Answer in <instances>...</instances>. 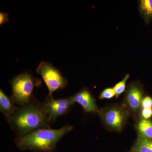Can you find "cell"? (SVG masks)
<instances>
[{"mask_svg": "<svg viewBox=\"0 0 152 152\" xmlns=\"http://www.w3.org/2000/svg\"><path fill=\"white\" fill-rule=\"evenodd\" d=\"M44 103L51 124L58 117L67 114L75 103L72 96L56 99L53 96L47 97Z\"/></svg>", "mask_w": 152, "mask_h": 152, "instance_id": "5", "label": "cell"}, {"mask_svg": "<svg viewBox=\"0 0 152 152\" xmlns=\"http://www.w3.org/2000/svg\"><path fill=\"white\" fill-rule=\"evenodd\" d=\"M6 119L18 136L25 135L39 129L50 128L51 124L44 103L37 100L34 96L28 103L17 108Z\"/></svg>", "mask_w": 152, "mask_h": 152, "instance_id": "1", "label": "cell"}, {"mask_svg": "<svg viewBox=\"0 0 152 152\" xmlns=\"http://www.w3.org/2000/svg\"><path fill=\"white\" fill-rule=\"evenodd\" d=\"M9 22V14L6 12H0V25H2Z\"/></svg>", "mask_w": 152, "mask_h": 152, "instance_id": "17", "label": "cell"}, {"mask_svg": "<svg viewBox=\"0 0 152 152\" xmlns=\"http://www.w3.org/2000/svg\"><path fill=\"white\" fill-rule=\"evenodd\" d=\"M140 138L152 140V122L148 119L142 118L137 126Z\"/></svg>", "mask_w": 152, "mask_h": 152, "instance_id": "10", "label": "cell"}, {"mask_svg": "<svg viewBox=\"0 0 152 152\" xmlns=\"http://www.w3.org/2000/svg\"><path fill=\"white\" fill-rule=\"evenodd\" d=\"M12 95L15 103L23 106L29 103L34 97L33 91L36 87L40 86L42 81L30 72H25L11 80Z\"/></svg>", "mask_w": 152, "mask_h": 152, "instance_id": "3", "label": "cell"}, {"mask_svg": "<svg viewBox=\"0 0 152 152\" xmlns=\"http://www.w3.org/2000/svg\"><path fill=\"white\" fill-rule=\"evenodd\" d=\"M142 91L137 83H133L129 86L126 95V101L131 110L136 111L140 107L143 100Z\"/></svg>", "mask_w": 152, "mask_h": 152, "instance_id": "8", "label": "cell"}, {"mask_svg": "<svg viewBox=\"0 0 152 152\" xmlns=\"http://www.w3.org/2000/svg\"><path fill=\"white\" fill-rule=\"evenodd\" d=\"M139 9L144 20L146 22H149L152 19V0L140 1Z\"/></svg>", "mask_w": 152, "mask_h": 152, "instance_id": "11", "label": "cell"}, {"mask_svg": "<svg viewBox=\"0 0 152 152\" xmlns=\"http://www.w3.org/2000/svg\"><path fill=\"white\" fill-rule=\"evenodd\" d=\"M132 150L135 152H152V140L139 137Z\"/></svg>", "mask_w": 152, "mask_h": 152, "instance_id": "12", "label": "cell"}, {"mask_svg": "<svg viewBox=\"0 0 152 152\" xmlns=\"http://www.w3.org/2000/svg\"><path fill=\"white\" fill-rule=\"evenodd\" d=\"M130 77L129 74H127L124 78L113 87L114 91L115 93L116 97H118L124 91L126 87V83Z\"/></svg>", "mask_w": 152, "mask_h": 152, "instance_id": "13", "label": "cell"}, {"mask_svg": "<svg viewBox=\"0 0 152 152\" xmlns=\"http://www.w3.org/2000/svg\"><path fill=\"white\" fill-rule=\"evenodd\" d=\"M73 127L68 124L57 129L42 128L27 134L18 136L15 140L17 146L22 150L35 152H52L57 143L64 136L72 130Z\"/></svg>", "mask_w": 152, "mask_h": 152, "instance_id": "2", "label": "cell"}, {"mask_svg": "<svg viewBox=\"0 0 152 152\" xmlns=\"http://www.w3.org/2000/svg\"><path fill=\"white\" fill-rule=\"evenodd\" d=\"M36 71L42 77L48 89L49 93L47 97L53 96L55 91L64 88L68 84L67 79L51 63L42 61L36 69Z\"/></svg>", "mask_w": 152, "mask_h": 152, "instance_id": "4", "label": "cell"}, {"mask_svg": "<svg viewBox=\"0 0 152 152\" xmlns=\"http://www.w3.org/2000/svg\"><path fill=\"white\" fill-rule=\"evenodd\" d=\"M104 124L111 130L121 131L126 119L127 113L124 108L114 107L104 110L99 111Z\"/></svg>", "mask_w": 152, "mask_h": 152, "instance_id": "6", "label": "cell"}, {"mask_svg": "<svg viewBox=\"0 0 152 152\" xmlns=\"http://www.w3.org/2000/svg\"><path fill=\"white\" fill-rule=\"evenodd\" d=\"M74 102L80 105L86 113H98L99 110L96 100L87 87L82 88L72 96Z\"/></svg>", "mask_w": 152, "mask_h": 152, "instance_id": "7", "label": "cell"}, {"mask_svg": "<svg viewBox=\"0 0 152 152\" xmlns=\"http://www.w3.org/2000/svg\"><path fill=\"white\" fill-rule=\"evenodd\" d=\"M115 96L113 88H109L105 89L101 92L99 98L100 99H110Z\"/></svg>", "mask_w": 152, "mask_h": 152, "instance_id": "14", "label": "cell"}, {"mask_svg": "<svg viewBox=\"0 0 152 152\" xmlns=\"http://www.w3.org/2000/svg\"><path fill=\"white\" fill-rule=\"evenodd\" d=\"M130 152H134V151H133L132 150V151H131Z\"/></svg>", "mask_w": 152, "mask_h": 152, "instance_id": "18", "label": "cell"}, {"mask_svg": "<svg viewBox=\"0 0 152 152\" xmlns=\"http://www.w3.org/2000/svg\"><path fill=\"white\" fill-rule=\"evenodd\" d=\"M141 115L143 118L148 119L152 116V107L149 108H142Z\"/></svg>", "mask_w": 152, "mask_h": 152, "instance_id": "16", "label": "cell"}, {"mask_svg": "<svg viewBox=\"0 0 152 152\" xmlns=\"http://www.w3.org/2000/svg\"><path fill=\"white\" fill-rule=\"evenodd\" d=\"M141 107L142 108H149L152 107V99L151 97L146 96L143 99Z\"/></svg>", "mask_w": 152, "mask_h": 152, "instance_id": "15", "label": "cell"}, {"mask_svg": "<svg viewBox=\"0 0 152 152\" xmlns=\"http://www.w3.org/2000/svg\"><path fill=\"white\" fill-rule=\"evenodd\" d=\"M15 104L11 97L7 96L1 89L0 90V111L4 115L6 118L15 112L18 107Z\"/></svg>", "mask_w": 152, "mask_h": 152, "instance_id": "9", "label": "cell"}]
</instances>
